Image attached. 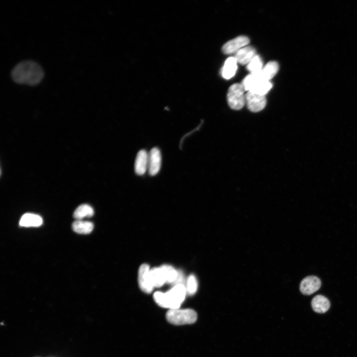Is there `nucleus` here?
Wrapping results in <instances>:
<instances>
[{
  "instance_id": "nucleus-1",
  "label": "nucleus",
  "mask_w": 357,
  "mask_h": 357,
  "mask_svg": "<svg viewBox=\"0 0 357 357\" xmlns=\"http://www.w3.org/2000/svg\"><path fill=\"white\" fill-rule=\"evenodd\" d=\"M44 75L40 65L31 60H25L17 63L11 71V77L14 82L32 86L39 83Z\"/></svg>"
},
{
  "instance_id": "nucleus-2",
  "label": "nucleus",
  "mask_w": 357,
  "mask_h": 357,
  "mask_svg": "<svg viewBox=\"0 0 357 357\" xmlns=\"http://www.w3.org/2000/svg\"><path fill=\"white\" fill-rule=\"evenodd\" d=\"M187 294L185 287L182 284L175 285L165 293L156 292L153 298L156 303L164 308H179Z\"/></svg>"
},
{
  "instance_id": "nucleus-3",
  "label": "nucleus",
  "mask_w": 357,
  "mask_h": 357,
  "mask_svg": "<svg viewBox=\"0 0 357 357\" xmlns=\"http://www.w3.org/2000/svg\"><path fill=\"white\" fill-rule=\"evenodd\" d=\"M166 319L170 323L177 325L189 324L197 320L196 312L191 309H171L166 315Z\"/></svg>"
},
{
  "instance_id": "nucleus-4",
  "label": "nucleus",
  "mask_w": 357,
  "mask_h": 357,
  "mask_svg": "<svg viewBox=\"0 0 357 357\" xmlns=\"http://www.w3.org/2000/svg\"><path fill=\"white\" fill-rule=\"evenodd\" d=\"M244 91L241 84L235 83L229 87L227 93V101L231 109L239 110L243 107L246 103Z\"/></svg>"
},
{
  "instance_id": "nucleus-5",
  "label": "nucleus",
  "mask_w": 357,
  "mask_h": 357,
  "mask_svg": "<svg viewBox=\"0 0 357 357\" xmlns=\"http://www.w3.org/2000/svg\"><path fill=\"white\" fill-rule=\"evenodd\" d=\"M245 102L248 109L252 112H258L266 106L265 95H260L248 91L245 94Z\"/></svg>"
},
{
  "instance_id": "nucleus-6",
  "label": "nucleus",
  "mask_w": 357,
  "mask_h": 357,
  "mask_svg": "<svg viewBox=\"0 0 357 357\" xmlns=\"http://www.w3.org/2000/svg\"><path fill=\"white\" fill-rule=\"evenodd\" d=\"M150 268L147 264H142L138 270V283L140 289L145 293L149 294L153 291V286L150 277Z\"/></svg>"
},
{
  "instance_id": "nucleus-7",
  "label": "nucleus",
  "mask_w": 357,
  "mask_h": 357,
  "mask_svg": "<svg viewBox=\"0 0 357 357\" xmlns=\"http://www.w3.org/2000/svg\"><path fill=\"white\" fill-rule=\"evenodd\" d=\"M249 39L244 36H238L226 43L222 47V50L225 54L236 53L240 49L247 46Z\"/></svg>"
},
{
  "instance_id": "nucleus-8",
  "label": "nucleus",
  "mask_w": 357,
  "mask_h": 357,
  "mask_svg": "<svg viewBox=\"0 0 357 357\" xmlns=\"http://www.w3.org/2000/svg\"><path fill=\"white\" fill-rule=\"evenodd\" d=\"M321 282L319 278L315 276H309L304 278L300 282L299 290L305 295H309L319 289Z\"/></svg>"
},
{
  "instance_id": "nucleus-9",
  "label": "nucleus",
  "mask_w": 357,
  "mask_h": 357,
  "mask_svg": "<svg viewBox=\"0 0 357 357\" xmlns=\"http://www.w3.org/2000/svg\"><path fill=\"white\" fill-rule=\"evenodd\" d=\"M161 165V154L156 147L152 148L148 153V171L151 176H155L159 172Z\"/></svg>"
},
{
  "instance_id": "nucleus-10",
  "label": "nucleus",
  "mask_w": 357,
  "mask_h": 357,
  "mask_svg": "<svg viewBox=\"0 0 357 357\" xmlns=\"http://www.w3.org/2000/svg\"><path fill=\"white\" fill-rule=\"evenodd\" d=\"M256 55L255 49L252 46H246L237 52L235 58L240 64H247Z\"/></svg>"
},
{
  "instance_id": "nucleus-11",
  "label": "nucleus",
  "mask_w": 357,
  "mask_h": 357,
  "mask_svg": "<svg viewBox=\"0 0 357 357\" xmlns=\"http://www.w3.org/2000/svg\"><path fill=\"white\" fill-rule=\"evenodd\" d=\"M148 154L145 150H140L136 157L134 169L138 175H144L148 170Z\"/></svg>"
},
{
  "instance_id": "nucleus-12",
  "label": "nucleus",
  "mask_w": 357,
  "mask_h": 357,
  "mask_svg": "<svg viewBox=\"0 0 357 357\" xmlns=\"http://www.w3.org/2000/svg\"><path fill=\"white\" fill-rule=\"evenodd\" d=\"M311 304L313 310L320 313L326 312L330 306L329 299L321 295L315 296L311 300Z\"/></svg>"
},
{
  "instance_id": "nucleus-13",
  "label": "nucleus",
  "mask_w": 357,
  "mask_h": 357,
  "mask_svg": "<svg viewBox=\"0 0 357 357\" xmlns=\"http://www.w3.org/2000/svg\"><path fill=\"white\" fill-rule=\"evenodd\" d=\"M43 223V219L41 216L33 213H25L21 217L19 221V225L22 227H39Z\"/></svg>"
},
{
  "instance_id": "nucleus-14",
  "label": "nucleus",
  "mask_w": 357,
  "mask_h": 357,
  "mask_svg": "<svg viewBox=\"0 0 357 357\" xmlns=\"http://www.w3.org/2000/svg\"><path fill=\"white\" fill-rule=\"evenodd\" d=\"M237 61L234 57L228 58L225 61L222 69V76L226 79L233 77L237 70Z\"/></svg>"
},
{
  "instance_id": "nucleus-15",
  "label": "nucleus",
  "mask_w": 357,
  "mask_h": 357,
  "mask_svg": "<svg viewBox=\"0 0 357 357\" xmlns=\"http://www.w3.org/2000/svg\"><path fill=\"white\" fill-rule=\"evenodd\" d=\"M278 70V62L275 61H270L266 63L259 73L262 80L270 81L276 75Z\"/></svg>"
},
{
  "instance_id": "nucleus-16",
  "label": "nucleus",
  "mask_w": 357,
  "mask_h": 357,
  "mask_svg": "<svg viewBox=\"0 0 357 357\" xmlns=\"http://www.w3.org/2000/svg\"><path fill=\"white\" fill-rule=\"evenodd\" d=\"M150 277L153 286L159 288L162 286L166 280L161 267H155L150 270Z\"/></svg>"
},
{
  "instance_id": "nucleus-17",
  "label": "nucleus",
  "mask_w": 357,
  "mask_h": 357,
  "mask_svg": "<svg viewBox=\"0 0 357 357\" xmlns=\"http://www.w3.org/2000/svg\"><path fill=\"white\" fill-rule=\"evenodd\" d=\"M73 230L78 234H90L94 228V225L92 222L84 221L82 220H76L72 224Z\"/></svg>"
},
{
  "instance_id": "nucleus-18",
  "label": "nucleus",
  "mask_w": 357,
  "mask_h": 357,
  "mask_svg": "<svg viewBox=\"0 0 357 357\" xmlns=\"http://www.w3.org/2000/svg\"><path fill=\"white\" fill-rule=\"evenodd\" d=\"M93 208L88 204L79 205L74 211L73 216L76 220H82L85 217H91L94 215Z\"/></svg>"
},
{
  "instance_id": "nucleus-19",
  "label": "nucleus",
  "mask_w": 357,
  "mask_h": 357,
  "mask_svg": "<svg viewBox=\"0 0 357 357\" xmlns=\"http://www.w3.org/2000/svg\"><path fill=\"white\" fill-rule=\"evenodd\" d=\"M160 267L164 273L166 283L175 285L178 277L179 272L177 271L171 265H164Z\"/></svg>"
},
{
  "instance_id": "nucleus-20",
  "label": "nucleus",
  "mask_w": 357,
  "mask_h": 357,
  "mask_svg": "<svg viewBox=\"0 0 357 357\" xmlns=\"http://www.w3.org/2000/svg\"><path fill=\"white\" fill-rule=\"evenodd\" d=\"M263 67L262 60L261 58L257 55L251 60L246 66V69L250 72V73L258 72L262 70Z\"/></svg>"
},
{
  "instance_id": "nucleus-21",
  "label": "nucleus",
  "mask_w": 357,
  "mask_h": 357,
  "mask_svg": "<svg viewBox=\"0 0 357 357\" xmlns=\"http://www.w3.org/2000/svg\"><path fill=\"white\" fill-rule=\"evenodd\" d=\"M185 287L187 294L193 295L196 292L198 288V283L194 275H190L187 278Z\"/></svg>"
}]
</instances>
